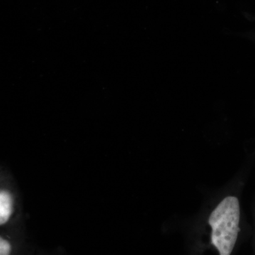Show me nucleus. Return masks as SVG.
<instances>
[{
	"label": "nucleus",
	"instance_id": "obj_2",
	"mask_svg": "<svg viewBox=\"0 0 255 255\" xmlns=\"http://www.w3.org/2000/svg\"><path fill=\"white\" fill-rule=\"evenodd\" d=\"M12 213V199L9 193L1 191L0 194V223L4 224Z\"/></svg>",
	"mask_w": 255,
	"mask_h": 255
},
{
	"label": "nucleus",
	"instance_id": "obj_1",
	"mask_svg": "<svg viewBox=\"0 0 255 255\" xmlns=\"http://www.w3.org/2000/svg\"><path fill=\"white\" fill-rule=\"evenodd\" d=\"M239 201L236 196L223 199L210 216L212 228L211 241L221 255H229L233 252L239 232Z\"/></svg>",
	"mask_w": 255,
	"mask_h": 255
},
{
	"label": "nucleus",
	"instance_id": "obj_3",
	"mask_svg": "<svg viewBox=\"0 0 255 255\" xmlns=\"http://www.w3.org/2000/svg\"><path fill=\"white\" fill-rule=\"evenodd\" d=\"M10 250H11V248H10L9 243L4 241V240L1 239V241H0V255H9Z\"/></svg>",
	"mask_w": 255,
	"mask_h": 255
}]
</instances>
